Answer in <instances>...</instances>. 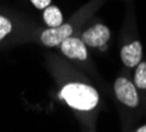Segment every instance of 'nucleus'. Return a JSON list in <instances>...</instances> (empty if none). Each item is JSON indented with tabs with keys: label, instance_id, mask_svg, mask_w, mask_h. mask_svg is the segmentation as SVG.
<instances>
[{
	"label": "nucleus",
	"instance_id": "9b49d317",
	"mask_svg": "<svg viewBox=\"0 0 146 132\" xmlns=\"http://www.w3.org/2000/svg\"><path fill=\"white\" fill-rule=\"evenodd\" d=\"M136 131L137 132H146V125H141V127H138Z\"/></svg>",
	"mask_w": 146,
	"mask_h": 132
},
{
	"label": "nucleus",
	"instance_id": "39448f33",
	"mask_svg": "<svg viewBox=\"0 0 146 132\" xmlns=\"http://www.w3.org/2000/svg\"><path fill=\"white\" fill-rule=\"evenodd\" d=\"M62 53L70 60H76V61H84L88 57L87 52V45L83 42V40L76 37H67L61 45Z\"/></svg>",
	"mask_w": 146,
	"mask_h": 132
},
{
	"label": "nucleus",
	"instance_id": "f257e3e1",
	"mask_svg": "<svg viewBox=\"0 0 146 132\" xmlns=\"http://www.w3.org/2000/svg\"><path fill=\"white\" fill-rule=\"evenodd\" d=\"M61 98L71 109L79 111H91L99 103V92L95 87L87 83L70 82L62 87Z\"/></svg>",
	"mask_w": 146,
	"mask_h": 132
},
{
	"label": "nucleus",
	"instance_id": "6e6552de",
	"mask_svg": "<svg viewBox=\"0 0 146 132\" xmlns=\"http://www.w3.org/2000/svg\"><path fill=\"white\" fill-rule=\"evenodd\" d=\"M136 73H134V85L138 88L146 90V62H139L136 66Z\"/></svg>",
	"mask_w": 146,
	"mask_h": 132
},
{
	"label": "nucleus",
	"instance_id": "1a4fd4ad",
	"mask_svg": "<svg viewBox=\"0 0 146 132\" xmlns=\"http://www.w3.org/2000/svg\"><path fill=\"white\" fill-rule=\"evenodd\" d=\"M13 31V23L4 15H0V42L8 37Z\"/></svg>",
	"mask_w": 146,
	"mask_h": 132
},
{
	"label": "nucleus",
	"instance_id": "0eeeda50",
	"mask_svg": "<svg viewBox=\"0 0 146 132\" xmlns=\"http://www.w3.org/2000/svg\"><path fill=\"white\" fill-rule=\"evenodd\" d=\"M42 19L48 27H58L63 23V15H62L61 9L55 5H51V4L44 9Z\"/></svg>",
	"mask_w": 146,
	"mask_h": 132
},
{
	"label": "nucleus",
	"instance_id": "f03ea898",
	"mask_svg": "<svg viewBox=\"0 0 146 132\" xmlns=\"http://www.w3.org/2000/svg\"><path fill=\"white\" fill-rule=\"evenodd\" d=\"M115 94L116 98L121 102L122 105L128 107H137L139 105V96L137 92V86L125 77H120L115 81Z\"/></svg>",
	"mask_w": 146,
	"mask_h": 132
},
{
	"label": "nucleus",
	"instance_id": "9d476101",
	"mask_svg": "<svg viewBox=\"0 0 146 132\" xmlns=\"http://www.w3.org/2000/svg\"><path fill=\"white\" fill-rule=\"evenodd\" d=\"M31 3L33 4L37 9L44 11L46 7H49L51 4V0H31Z\"/></svg>",
	"mask_w": 146,
	"mask_h": 132
},
{
	"label": "nucleus",
	"instance_id": "7ed1b4c3",
	"mask_svg": "<svg viewBox=\"0 0 146 132\" xmlns=\"http://www.w3.org/2000/svg\"><path fill=\"white\" fill-rule=\"evenodd\" d=\"M72 34V27L70 24H63L58 27H49L48 29L42 31L40 34V40L42 45L48 48H54L59 46L67 37H70Z\"/></svg>",
	"mask_w": 146,
	"mask_h": 132
},
{
	"label": "nucleus",
	"instance_id": "20e7f679",
	"mask_svg": "<svg viewBox=\"0 0 146 132\" xmlns=\"http://www.w3.org/2000/svg\"><path fill=\"white\" fill-rule=\"evenodd\" d=\"M111 38V31L104 24H96L94 27L88 28L87 31L83 32L82 40L87 46L99 48L106 45Z\"/></svg>",
	"mask_w": 146,
	"mask_h": 132
},
{
	"label": "nucleus",
	"instance_id": "423d86ee",
	"mask_svg": "<svg viewBox=\"0 0 146 132\" xmlns=\"http://www.w3.org/2000/svg\"><path fill=\"white\" fill-rule=\"evenodd\" d=\"M122 64L126 68H136L142 61V45L139 41H133L130 44L122 46L120 53Z\"/></svg>",
	"mask_w": 146,
	"mask_h": 132
}]
</instances>
